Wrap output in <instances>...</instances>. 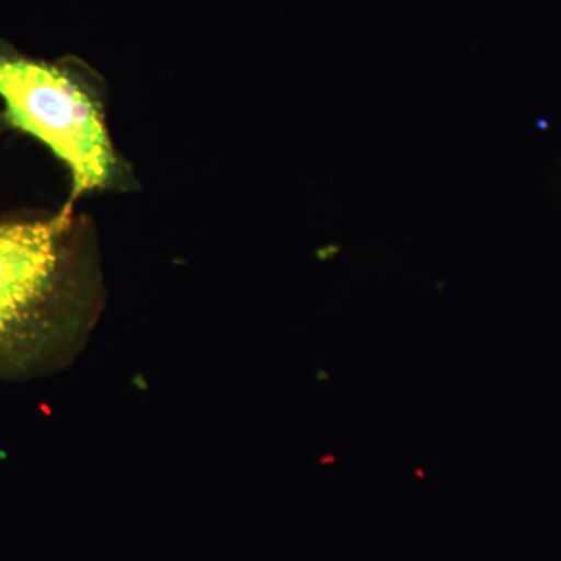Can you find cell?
Wrapping results in <instances>:
<instances>
[{"mask_svg":"<svg viewBox=\"0 0 561 561\" xmlns=\"http://www.w3.org/2000/svg\"><path fill=\"white\" fill-rule=\"evenodd\" d=\"M92 305L73 210L0 224V379L60 368L83 337Z\"/></svg>","mask_w":561,"mask_h":561,"instance_id":"6da1fadb","label":"cell"},{"mask_svg":"<svg viewBox=\"0 0 561 561\" xmlns=\"http://www.w3.org/2000/svg\"><path fill=\"white\" fill-rule=\"evenodd\" d=\"M0 99L7 124L41 140L69 169L72 192L65 209L73 210L83 195L119 183L124 164L101 101L70 70L0 55Z\"/></svg>","mask_w":561,"mask_h":561,"instance_id":"7a4b0ae2","label":"cell"}]
</instances>
